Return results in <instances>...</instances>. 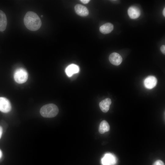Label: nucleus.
<instances>
[{"label": "nucleus", "instance_id": "1", "mask_svg": "<svg viewBox=\"0 0 165 165\" xmlns=\"http://www.w3.org/2000/svg\"><path fill=\"white\" fill-rule=\"evenodd\" d=\"M24 21L26 27L31 31L38 30L42 25L39 17L36 13L32 11H28L26 13Z\"/></svg>", "mask_w": 165, "mask_h": 165}, {"label": "nucleus", "instance_id": "2", "mask_svg": "<svg viewBox=\"0 0 165 165\" xmlns=\"http://www.w3.org/2000/svg\"><path fill=\"white\" fill-rule=\"evenodd\" d=\"M58 112V108L56 105L53 104H49L42 107L40 112L42 116L50 118L56 116Z\"/></svg>", "mask_w": 165, "mask_h": 165}, {"label": "nucleus", "instance_id": "3", "mask_svg": "<svg viewBox=\"0 0 165 165\" xmlns=\"http://www.w3.org/2000/svg\"><path fill=\"white\" fill-rule=\"evenodd\" d=\"M28 74L27 71L22 68H19L16 70L14 74L15 81L18 83L22 84L27 80Z\"/></svg>", "mask_w": 165, "mask_h": 165}, {"label": "nucleus", "instance_id": "4", "mask_svg": "<svg viewBox=\"0 0 165 165\" xmlns=\"http://www.w3.org/2000/svg\"><path fill=\"white\" fill-rule=\"evenodd\" d=\"M102 165H115L117 163L116 156L111 153L105 154L101 160Z\"/></svg>", "mask_w": 165, "mask_h": 165}, {"label": "nucleus", "instance_id": "5", "mask_svg": "<svg viewBox=\"0 0 165 165\" xmlns=\"http://www.w3.org/2000/svg\"><path fill=\"white\" fill-rule=\"evenodd\" d=\"M11 109V105L9 101L6 98L0 97V111L4 113H7Z\"/></svg>", "mask_w": 165, "mask_h": 165}, {"label": "nucleus", "instance_id": "6", "mask_svg": "<svg viewBox=\"0 0 165 165\" xmlns=\"http://www.w3.org/2000/svg\"><path fill=\"white\" fill-rule=\"evenodd\" d=\"M157 83V79L153 76H149L145 78L144 81L145 86L148 89H152L156 86Z\"/></svg>", "mask_w": 165, "mask_h": 165}, {"label": "nucleus", "instance_id": "7", "mask_svg": "<svg viewBox=\"0 0 165 165\" xmlns=\"http://www.w3.org/2000/svg\"><path fill=\"white\" fill-rule=\"evenodd\" d=\"M109 59L110 63L115 65H119L122 61L121 56L119 53L115 52L112 53L110 55Z\"/></svg>", "mask_w": 165, "mask_h": 165}, {"label": "nucleus", "instance_id": "8", "mask_svg": "<svg viewBox=\"0 0 165 165\" xmlns=\"http://www.w3.org/2000/svg\"><path fill=\"white\" fill-rule=\"evenodd\" d=\"M75 10L76 13L81 16H86L89 13L87 8L81 4H76L75 6Z\"/></svg>", "mask_w": 165, "mask_h": 165}, {"label": "nucleus", "instance_id": "9", "mask_svg": "<svg viewBox=\"0 0 165 165\" xmlns=\"http://www.w3.org/2000/svg\"><path fill=\"white\" fill-rule=\"evenodd\" d=\"M128 13L129 16L132 19L138 18L140 16V11L137 7L131 6L128 10Z\"/></svg>", "mask_w": 165, "mask_h": 165}, {"label": "nucleus", "instance_id": "10", "mask_svg": "<svg viewBox=\"0 0 165 165\" xmlns=\"http://www.w3.org/2000/svg\"><path fill=\"white\" fill-rule=\"evenodd\" d=\"M79 70V68L78 65L72 64L67 67L65 70V72L68 76L71 77L74 74L78 73Z\"/></svg>", "mask_w": 165, "mask_h": 165}, {"label": "nucleus", "instance_id": "11", "mask_svg": "<svg viewBox=\"0 0 165 165\" xmlns=\"http://www.w3.org/2000/svg\"><path fill=\"white\" fill-rule=\"evenodd\" d=\"M111 103V100L109 98H106L102 100L99 104L100 109L103 112H107L109 109Z\"/></svg>", "mask_w": 165, "mask_h": 165}, {"label": "nucleus", "instance_id": "12", "mask_svg": "<svg viewBox=\"0 0 165 165\" xmlns=\"http://www.w3.org/2000/svg\"><path fill=\"white\" fill-rule=\"evenodd\" d=\"M7 20L5 13L0 10V31H3L6 29Z\"/></svg>", "mask_w": 165, "mask_h": 165}, {"label": "nucleus", "instance_id": "13", "mask_svg": "<svg viewBox=\"0 0 165 165\" xmlns=\"http://www.w3.org/2000/svg\"><path fill=\"white\" fill-rule=\"evenodd\" d=\"M113 29V25L111 23H106L100 28V31L103 34H107L111 32Z\"/></svg>", "mask_w": 165, "mask_h": 165}, {"label": "nucleus", "instance_id": "14", "mask_svg": "<svg viewBox=\"0 0 165 165\" xmlns=\"http://www.w3.org/2000/svg\"><path fill=\"white\" fill-rule=\"evenodd\" d=\"M110 130V126L106 120H103L101 123L99 128V131L101 134H103L108 131Z\"/></svg>", "mask_w": 165, "mask_h": 165}, {"label": "nucleus", "instance_id": "15", "mask_svg": "<svg viewBox=\"0 0 165 165\" xmlns=\"http://www.w3.org/2000/svg\"><path fill=\"white\" fill-rule=\"evenodd\" d=\"M152 165H165V164L162 160H158L156 161Z\"/></svg>", "mask_w": 165, "mask_h": 165}, {"label": "nucleus", "instance_id": "16", "mask_svg": "<svg viewBox=\"0 0 165 165\" xmlns=\"http://www.w3.org/2000/svg\"><path fill=\"white\" fill-rule=\"evenodd\" d=\"M160 50L162 53L164 54H165V46L164 45L162 46L160 48Z\"/></svg>", "mask_w": 165, "mask_h": 165}, {"label": "nucleus", "instance_id": "17", "mask_svg": "<svg viewBox=\"0 0 165 165\" xmlns=\"http://www.w3.org/2000/svg\"><path fill=\"white\" fill-rule=\"evenodd\" d=\"M80 1L82 3L85 4L88 3L90 1V0H80Z\"/></svg>", "mask_w": 165, "mask_h": 165}, {"label": "nucleus", "instance_id": "18", "mask_svg": "<svg viewBox=\"0 0 165 165\" xmlns=\"http://www.w3.org/2000/svg\"><path fill=\"white\" fill-rule=\"evenodd\" d=\"M3 130L2 127L0 126V139L1 138L2 133Z\"/></svg>", "mask_w": 165, "mask_h": 165}, {"label": "nucleus", "instance_id": "19", "mask_svg": "<svg viewBox=\"0 0 165 165\" xmlns=\"http://www.w3.org/2000/svg\"><path fill=\"white\" fill-rule=\"evenodd\" d=\"M163 16L165 17V8H164L163 11Z\"/></svg>", "mask_w": 165, "mask_h": 165}, {"label": "nucleus", "instance_id": "20", "mask_svg": "<svg viewBox=\"0 0 165 165\" xmlns=\"http://www.w3.org/2000/svg\"><path fill=\"white\" fill-rule=\"evenodd\" d=\"M2 155V152L1 150H0V158L1 157Z\"/></svg>", "mask_w": 165, "mask_h": 165}, {"label": "nucleus", "instance_id": "21", "mask_svg": "<svg viewBox=\"0 0 165 165\" xmlns=\"http://www.w3.org/2000/svg\"><path fill=\"white\" fill-rule=\"evenodd\" d=\"M41 16L42 17H43V16L42 15H41Z\"/></svg>", "mask_w": 165, "mask_h": 165}]
</instances>
